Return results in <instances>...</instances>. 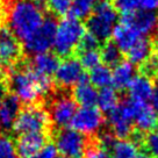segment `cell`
<instances>
[{"mask_svg":"<svg viewBox=\"0 0 158 158\" xmlns=\"http://www.w3.org/2000/svg\"><path fill=\"white\" fill-rule=\"evenodd\" d=\"M112 35H113V42L124 54L137 42L139 37H142V35L138 34L134 28L123 22H120L118 25L115 26Z\"/></svg>","mask_w":158,"mask_h":158,"instance_id":"cell-18","label":"cell"},{"mask_svg":"<svg viewBox=\"0 0 158 158\" xmlns=\"http://www.w3.org/2000/svg\"><path fill=\"white\" fill-rule=\"evenodd\" d=\"M116 12L123 15L133 13L137 10H158V0H112Z\"/></svg>","mask_w":158,"mask_h":158,"instance_id":"cell-23","label":"cell"},{"mask_svg":"<svg viewBox=\"0 0 158 158\" xmlns=\"http://www.w3.org/2000/svg\"><path fill=\"white\" fill-rule=\"evenodd\" d=\"M23 55L20 40L8 27L0 26V63L10 68L19 64Z\"/></svg>","mask_w":158,"mask_h":158,"instance_id":"cell-10","label":"cell"},{"mask_svg":"<svg viewBox=\"0 0 158 158\" xmlns=\"http://www.w3.org/2000/svg\"><path fill=\"white\" fill-rule=\"evenodd\" d=\"M57 29V22L54 18H44L43 23L34 34L25 42V49L33 55L42 54L49 51L54 45L55 35Z\"/></svg>","mask_w":158,"mask_h":158,"instance_id":"cell-8","label":"cell"},{"mask_svg":"<svg viewBox=\"0 0 158 158\" xmlns=\"http://www.w3.org/2000/svg\"><path fill=\"white\" fill-rule=\"evenodd\" d=\"M135 68L130 62H121L114 66L112 72V84L118 91L128 89L129 84L134 79Z\"/></svg>","mask_w":158,"mask_h":158,"instance_id":"cell-22","label":"cell"},{"mask_svg":"<svg viewBox=\"0 0 158 158\" xmlns=\"http://www.w3.org/2000/svg\"><path fill=\"white\" fill-rule=\"evenodd\" d=\"M100 42L89 33H85L83 37L79 41V44L77 47V52L80 51H86V50H98Z\"/></svg>","mask_w":158,"mask_h":158,"instance_id":"cell-35","label":"cell"},{"mask_svg":"<svg viewBox=\"0 0 158 158\" xmlns=\"http://www.w3.org/2000/svg\"><path fill=\"white\" fill-rule=\"evenodd\" d=\"M158 122V114L157 110L152 106L148 104L137 102L135 116H134V124L136 127L137 131L147 133L152 131L155 127H157Z\"/></svg>","mask_w":158,"mask_h":158,"instance_id":"cell-16","label":"cell"},{"mask_svg":"<svg viewBox=\"0 0 158 158\" xmlns=\"http://www.w3.org/2000/svg\"><path fill=\"white\" fill-rule=\"evenodd\" d=\"M72 98L76 104H79L81 107H94L98 101V91L85 79L74 86Z\"/></svg>","mask_w":158,"mask_h":158,"instance_id":"cell-20","label":"cell"},{"mask_svg":"<svg viewBox=\"0 0 158 158\" xmlns=\"http://www.w3.org/2000/svg\"><path fill=\"white\" fill-rule=\"evenodd\" d=\"M98 104L99 108L102 112L109 113L113 110L118 105V92L112 87H105L101 89V91L98 93Z\"/></svg>","mask_w":158,"mask_h":158,"instance_id":"cell-27","label":"cell"},{"mask_svg":"<svg viewBox=\"0 0 158 158\" xmlns=\"http://www.w3.org/2000/svg\"><path fill=\"white\" fill-rule=\"evenodd\" d=\"M4 1H7V2H10V0H4Z\"/></svg>","mask_w":158,"mask_h":158,"instance_id":"cell-42","label":"cell"},{"mask_svg":"<svg viewBox=\"0 0 158 158\" xmlns=\"http://www.w3.org/2000/svg\"><path fill=\"white\" fill-rule=\"evenodd\" d=\"M118 22V12L110 0H99L91 13L86 27L99 42H107L112 36Z\"/></svg>","mask_w":158,"mask_h":158,"instance_id":"cell-3","label":"cell"},{"mask_svg":"<svg viewBox=\"0 0 158 158\" xmlns=\"http://www.w3.org/2000/svg\"><path fill=\"white\" fill-rule=\"evenodd\" d=\"M89 143L86 135L73 129H58L55 134V147L63 157L83 158Z\"/></svg>","mask_w":158,"mask_h":158,"instance_id":"cell-7","label":"cell"},{"mask_svg":"<svg viewBox=\"0 0 158 158\" xmlns=\"http://www.w3.org/2000/svg\"><path fill=\"white\" fill-rule=\"evenodd\" d=\"M48 134H23L15 142L16 152L20 158H31L45 145Z\"/></svg>","mask_w":158,"mask_h":158,"instance_id":"cell-14","label":"cell"},{"mask_svg":"<svg viewBox=\"0 0 158 158\" xmlns=\"http://www.w3.org/2000/svg\"><path fill=\"white\" fill-rule=\"evenodd\" d=\"M59 158H68V157H59Z\"/></svg>","mask_w":158,"mask_h":158,"instance_id":"cell-43","label":"cell"},{"mask_svg":"<svg viewBox=\"0 0 158 158\" xmlns=\"http://www.w3.org/2000/svg\"><path fill=\"white\" fill-rule=\"evenodd\" d=\"M20 113V101L13 94L5 95L0 100V131L13 128Z\"/></svg>","mask_w":158,"mask_h":158,"instance_id":"cell-15","label":"cell"},{"mask_svg":"<svg viewBox=\"0 0 158 158\" xmlns=\"http://www.w3.org/2000/svg\"><path fill=\"white\" fill-rule=\"evenodd\" d=\"M43 6L40 0H10L8 2V28L20 41L28 40L43 23Z\"/></svg>","mask_w":158,"mask_h":158,"instance_id":"cell-2","label":"cell"},{"mask_svg":"<svg viewBox=\"0 0 158 158\" xmlns=\"http://www.w3.org/2000/svg\"><path fill=\"white\" fill-rule=\"evenodd\" d=\"M100 57L106 66H116L122 62V51L118 49V45L113 41L105 42L100 49Z\"/></svg>","mask_w":158,"mask_h":158,"instance_id":"cell-24","label":"cell"},{"mask_svg":"<svg viewBox=\"0 0 158 158\" xmlns=\"http://www.w3.org/2000/svg\"><path fill=\"white\" fill-rule=\"evenodd\" d=\"M30 68L34 70L35 72L50 77L51 74L56 72V70L59 65V57L56 54L51 52H42L34 56V58L31 59Z\"/></svg>","mask_w":158,"mask_h":158,"instance_id":"cell-19","label":"cell"},{"mask_svg":"<svg viewBox=\"0 0 158 158\" xmlns=\"http://www.w3.org/2000/svg\"><path fill=\"white\" fill-rule=\"evenodd\" d=\"M45 6L57 16H65L70 12L72 0H44Z\"/></svg>","mask_w":158,"mask_h":158,"instance_id":"cell-32","label":"cell"},{"mask_svg":"<svg viewBox=\"0 0 158 158\" xmlns=\"http://www.w3.org/2000/svg\"><path fill=\"white\" fill-rule=\"evenodd\" d=\"M157 81H156V86H153V95H152V102H153V108L158 112V77Z\"/></svg>","mask_w":158,"mask_h":158,"instance_id":"cell-37","label":"cell"},{"mask_svg":"<svg viewBox=\"0 0 158 158\" xmlns=\"http://www.w3.org/2000/svg\"><path fill=\"white\" fill-rule=\"evenodd\" d=\"M79 57V62L80 64L83 65L84 69H89L92 70L93 68L100 65V60H101V57H100V52L98 50H86V51H80V52H77Z\"/></svg>","mask_w":158,"mask_h":158,"instance_id":"cell-29","label":"cell"},{"mask_svg":"<svg viewBox=\"0 0 158 158\" xmlns=\"http://www.w3.org/2000/svg\"><path fill=\"white\" fill-rule=\"evenodd\" d=\"M98 2L99 0H72L70 13L78 20L87 19Z\"/></svg>","mask_w":158,"mask_h":158,"instance_id":"cell-28","label":"cell"},{"mask_svg":"<svg viewBox=\"0 0 158 158\" xmlns=\"http://www.w3.org/2000/svg\"><path fill=\"white\" fill-rule=\"evenodd\" d=\"M85 34V26L73 16L64 18L57 25L54 49L58 57L68 58L77 50L79 41Z\"/></svg>","mask_w":158,"mask_h":158,"instance_id":"cell-4","label":"cell"},{"mask_svg":"<svg viewBox=\"0 0 158 158\" xmlns=\"http://www.w3.org/2000/svg\"><path fill=\"white\" fill-rule=\"evenodd\" d=\"M51 128L49 113L43 107L31 105L20 110L13 124V130L19 135L23 134H48Z\"/></svg>","mask_w":158,"mask_h":158,"instance_id":"cell-5","label":"cell"},{"mask_svg":"<svg viewBox=\"0 0 158 158\" xmlns=\"http://www.w3.org/2000/svg\"><path fill=\"white\" fill-rule=\"evenodd\" d=\"M121 22L130 26L142 36H148L158 30V15L153 10H137L123 15Z\"/></svg>","mask_w":158,"mask_h":158,"instance_id":"cell-13","label":"cell"},{"mask_svg":"<svg viewBox=\"0 0 158 158\" xmlns=\"http://www.w3.org/2000/svg\"><path fill=\"white\" fill-rule=\"evenodd\" d=\"M109 151L113 158H135L137 147L129 139H116Z\"/></svg>","mask_w":158,"mask_h":158,"instance_id":"cell-26","label":"cell"},{"mask_svg":"<svg viewBox=\"0 0 158 158\" xmlns=\"http://www.w3.org/2000/svg\"><path fill=\"white\" fill-rule=\"evenodd\" d=\"M104 116L95 107H81L74 113L70 126L84 135H93L98 133L104 124Z\"/></svg>","mask_w":158,"mask_h":158,"instance_id":"cell-12","label":"cell"},{"mask_svg":"<svg viewBox=\"0 0 158 158\" xmlns=\"http://www.w3.org/2000/svg\"><path fill=\"white\" fill-rule=\"evenodd\" d=\"M142 148L152 157L158 158V130L150 131L149 134L144 135Z\"/></svg>","mask_w":158,"mask_h":158,"instance_id":"cell-33","label":"cell"},{"mask_svg":"<svg viewBox=\"0 0 158 158\" xmlns=\"http://www.w3.org/2000/svg\"><path fill=\"white\" fill-rule=\"evenodd\" d=\"M153 48L155 47H153L151 41L147 36L139 37L137 42L126 52L128 62H130L133 65H141L144 60H147L152 55Z\"/></svg>","mask_w":158,"mask_h":158,"instance_id":"cell-21","label":"cell"},{"mask_svg":"<svg viewBox=\"0 0 158 158\" xmlns=\"http://www.w3.org/2000/svg\"><path fill=\"white\" fill-rule=\"evenodd\" d=\"M139 72L149 79L158 77V55H151L147 60L141 64Z\"/></svg>","mask_w":158,"mask_h":158,"instance_id":"cell-31","label":"cell"},{"mask_svg":"<svg viewBox=\"0 0 158 158\" xmlns=\"http://www.w3.org/2000/svg\"><path fill=\"white\" fill-rule=\"evenodd\" d=\"M6 91H7V85L2 80H0V100L6 95Z\"/></svg>","mask_w":158,"mask_h":158,"instance_id":"cell-38","label":"cell"},{"mask_svg":"<svg viewBox=\"0 0 158 158\" xmlns=\"http://www.w3.org/2000/svg\"><path fill=\"white\" fill-rule=\"evenodd\" d=\"M109 151L105 149L101 144L98 143V141H89V145L86 148L83 158H108Z\"/></svg>","mask_w":158,"mask_h":158,"instance_id":"cell-34","label":"cell"},{"mask_svg":"<svg viewBox=\"0 0 158 158\" xmlns=\"http://www.w3.org/2000/svg\"><path fill=\"white\" fill-rule=\"evenodd\" d=\"M135 158H153V157L152 156H150V155L147 152H141V153H138V155H136V157Z\"/></svg>","mask_w":158,"mask_h":158,"instance_id":"cell-39","label":"cell"},{"mask_svg":"<svg viewBox=\"0 0 158 158\" xmlns=\"http://www.w3.org/2000/svg\"><path fill=\"white\" fill-rule=\"evenodd\" d=\"M155 50H156V52H157V55H158V42L156 43V48H155Z\"/></svg>","mask_w":158,"mask_h":158,"instance_id":"cell-41","label":"cell"},{"mask_svg":"<svg viewBox=\"0 0 158 158\" xmlns=\"http://www.w3.org/2000/svg\"><path fill=\"white\" fill-rule=\"evenodd\" d=\"M76 112L77 106L74 99L70 94L60 92L52 97L48 113L51 123L58 129H63L70 124Z\"/></svg>","mask_w":158,"mask_h":158,"instance_id":"cell-9","label":"cell"},{"mask_svg":"<svg viewBox=\"0 0 158 158\" xmlns=\"http://www.w3.org/2000/svg\"><path fill=\"white\" fill-rule=\"evenodd\" d=\"M4 15H5V12H4V8H2V6L0 4V22H1V20L4 18Z\"/></svg>","mask_w":158,"mask_h":158,"instance_id":"cell-40","label":"cell"},{"mask_svg":"<svg viewBox=\"0 0 158 158\" xmlns=\"http://www.w3.org/2000/svg\"><path fill=\"white\" fill-rule=\"evenodd\" d=\"M7 89L13 92L20 102L35 105L42 97L52 92V83L50 77L35 72L30 65L23 63L7 73Z\"/></svg>","mask_w":158,"mask_h":158,"instance_id":"cell-1","label":"cell"},{"mask_svg":"<svg viewBox=\"0 0 158 158\" xmlns=\"http://www.w3.org/2000/svg\"><path fill=\"white\" fill-rule=\"evenodd\" d=\"M89 80L94 87H109L112 84V71L106 65H98L89 71Z\"/></svg>","mask_w":158,"mask_h":158,"instance_id":"cell-25","label":"cell"},{"mask_svg":"<svg viewBox=\"0 0 158 158\" xmlns=\"http://www.w3.org/2000/svg\"><path fill=\"white\" fill-rule=\"evenodd\" d=\"M0 158H19L15 142L7 135H0Z\"/></svg>","mask_w":158,"mask_h":158,"instance_id":"cell-30","label":"cell"},{"mask_svg":"<svg viewBox=\"0 0 158 158\" xmlns=\"http://www.w3.org/2000/svg\"><path fill=\"white\" fill-rule=\"evenodd\" d=\"M86 79L84 68L78 59L68 57L62 63L55 72V83L59 89H65L76 86L80 81Z\"/></svg>","mask_w":158,"mask_h":158,"instance_id":"cell-11","label":"cell"},{"mask_svg":"<svg viewBox=\"0 0 158 158\" xmlns=\"http://www.w3.org/2000/svg\"><path fill=\"white\" fill-rule=\"evenodd\" d=\"M157 128H158V122H157Z\"/></svg>","mask_w":158,"mask_h":158,"instance_id":"cell-44","label":"cell"},{"mask_svg":"<svg viewBox=\"0 0 158 158\" xmlns=\"http://www.w3.org/2000/svg\"><path fill=\"white\" fill-rule=\"evenodd\" d=\"M137 102L131 99H126L108 113L110 133L120 139H127L134 133V116Z\"/></svg>","mask_w":158,"mask_h":158,"instance_id":"cell-6","label":"cell"},{"mask_svg":"<svg viewBox=\"0 0 158 158\" xmlns=\"http://www.w3.org/2000/svg\"><path fill=\"white\" fill-rule=\"evenodd\" d=\"M128 92L130 97L129 99L136 102L147 104L150 99H152L153 95V85L151 83V79L147 78L142 74L134 77L128 86Z\"/></svg>","mask_w":158,"mask_h":158,"instance_id":"cell-17","label":"cell"},{"mask_svg":"<svg viewBox=\"0 0 158 158\" xmlns=\"http://www.w3.org/2000/svg\"><path fill=\"white\" fill-rule=\"evenodd\" d=\"M57 156V149L54 144L48 143L40 150L39 152L31 158H56Z\"/></svg>","mask_w":158,"mask_h":158,"instance_id":"cell-36","label":"cell"}]
</instances>
